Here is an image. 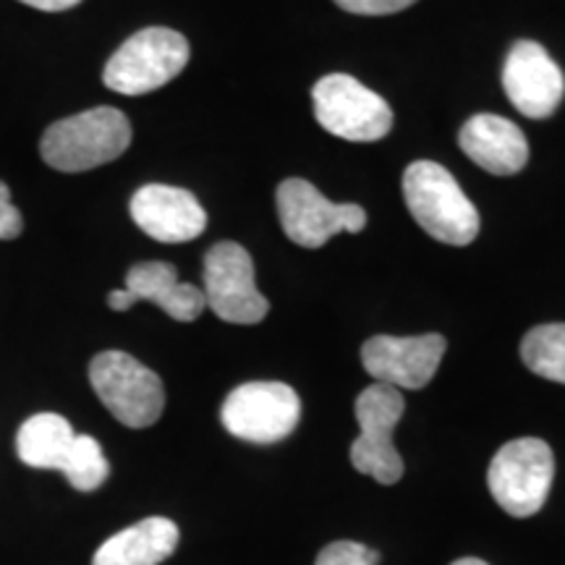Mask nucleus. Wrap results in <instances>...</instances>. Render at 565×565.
Returning <instances> with one entry per match:
<instances>
[{
  "label": "nucleus",
  "instance_id": "nucleus-1",
  "mask_svg": "<svg viewBox=\"0 0 565 565\" xmlns=\"http://www.w3.org/2000/svg\"><path fill=\"white\" fill-rule=\"evenodd\" d=\"M131 124L118 108H92L61 118L42 134L40 154L61 173L108 166L129 150Z\"/></svg>",
  "mask_w": 565,
  "mask_h": 565
},
{
  "label": "nucleus",
  "instance_id": "nucleus-2",
  "mask_svg": "<svg viewBox=\"0 0 565 565\" xmlns=\"http://www.w3.org/2000/svg\"><path fill=\"white\" fill-rule=\"evenodd\" d=\"M408 212L435 242L466 246L479 236V212L448 168L416 160L404 173Z\"/></svg>",
  "mask_w": 565,
  "mask_h": 565
},
{
  "label": "nucleus",
  "instance_id": "nucleus-3",
  "mask_svg": "<svg viewBox=\"0 0 565 565\" xmlns=\"http://www.w3.org/2000/svg\"><path fill=\"white\" fill-rule=\"evenodd\" d=\"M189 42L168 26H147L110 55L105 63V87L118 95L139 97L173 82L189 63Z\"/></svg>",
  "mask_w": 565,
  "mask_h": 565
},
{
  "label": "nucleus",
  "instance_id": "nucleus-4",
  "mask_svg": "<svg viewBox=\"0 0 565 565\" xmlns=\"http://www.w3.org/2000/svg\"><path fill=\"white\" fill-rule=\"evenodd\" d=\"M555 479L553 448L540 437L505 443L487 469L494 503L513 519H529L545 505Z\"/></svg>",
  "mask_w": 565,
  "mask_h": 565
},
{
  "label": "nucleus",
  "instance_id": "nucleus-5",
  "mask_svg": "<svg viewBox=\"0 0 565 565\" xmlns=\"http://www.w3.org/2000/svg\"><path fill=\"white\" fill-rule=\"evenodd\" d=\"M89 383L103 406L131 429L152 427L166 408L162 380L126 351L97 353L89 364Z\"/></svg>",
  "mask_w": 565,
  "mask_h": 565
},
{
  "label": "nucleus",
  "instance_id": "nucleus-6",
  "mask_svg": "<svg viewBox=\"0 0 565 565\" xmlns=\"http://www.w3.org/2000/svg\"><path fill=\"white\" fill-rule=\"evenodd\" d=\"M406 412L404 393L391 385L374 383L356 398L359 433L351 445V463L359 475L380 484H395L404 477V458L393 445V429Z\"/></svg>",
  "mask_w": 565,
  "mask_h": 565
},
{
  "label": "nucleus",
  "instance_id": "nucleus-7",
  "mask_svg": "<svg viewBox=\"0 0 565 565\" xmlns=\"http://www.w3.org/2000/svg\"><path fill=\"white\" fill-rule=\"evenodd\" d=\"M317 124L345 141H377L393 129V110L349 74L322 76L312 89Z\"/></svg>",
  "mask_w": 565,
  "mask_h": 565
},
{
  "label": "nucleus",
  "instance_id": "nucleus-8",
  "mask_svg": "<svg viewBox=\"0 0 565 565\" xmlns=\"http://www.w3.org/2000/svg\"><path fill=\"white\" fill-rule=\"evenodd\" d=\"M202 294L212 312L233 324H257L270 312L254 282L252 254L236 242H221L204 254Z\"/></svg>",
  "mask_w": 565,
  "mask_h": 565
},
{
  "label": "nucleus",
  "instance_id": "nucleus-9",
  "mask_svg": "<svg viewBox=\"0 0 565 565\" xmlns=\"http://www.w3.org/2000/svg\"><path fill=\"white\" fill-rule=\"evenodd\" d=\"M221 419L238 440L280 443L299 427L301 401L286 383H244L225 398Z\"/></svg>",
  "mask_w": 565,
  "mask_h": 565
},
{
  "label": "nucleus",
  "instance_id": "nucleus-10",
  "mask_svg": "<svg viewBox=\"0 0 565 565\" xmlns=\"http://www.w3.org/2000/svg\"><path fill=\"white\" fill-rule=\"evenodd\" d=\"M278 215L282 231L303 249H320L338 233L366 228V212L359 204H338L303 179H286L278 186Z\"/></svg>",
  "mask_w": 565,
  "mask_h": 565
},
{
  "label": "nucleus",
  "instance_id": "nucleus-11",
  "mask_svg": "<svg viewBox=\"0 0 565 565\" xmlns=\"http://www.w3.org/2000/svg\"><path fill=\"white\" fill-rule=\"evenodd\" d=\"M448 341L437 333L424 335H374L362 345V364L374 383L395 391H422L433 383Z\"/></svg>",
  "mask_w": 565,
  "mask_h": 565
},
{
  "label": "nucleus",
  "instance_id": "nucleus-12",
  "mask_svg": "<svg viewBox=\"0 0 565 565\" xmlns=\"http://www.w3.org/2000/svg\"><path fill=\"white\" fill-rule=\"evenodd\" d=\"M503 89L513 108L526 118H550L563 103L565 76L540 42L519 40L508 51Z\"/></svg>",
  "mask_w": 565,
  "mask_h": 565
},
{
  "label": "nucleus",
  "instance_id": "nucleus-13",
  "mask_svg": "<svg viewBox=\"0 0 565 565\" xmlns=\"http://www.w3.org/2000/svg\"><path fill=\"white\" fill-rule=\"evenodd\" d=\"M131 217L160 244H186L207 228V212L192 192L168 183H147L131 196Z\"/></svg>",
  "mask_w": 565,
  "mask_h": 565
},
{
  "label": "nucleus",
  "instance_id": "nucleus-14",
  "mask_svg": "<svg viewBox=\"0 0 565 565\" xmlns=\"http://www.w3.org/2000/svg\"><path fill=\"white\" fill-rule=\"evenodd\" d=\"M461 150L492 175H513L529 162V141L513 121L494 113H479L461 126Z\"/></svg>",
  "mask_w": 565,
  "mask_h": 565
},
{
  "label": "nucleus",
  "instance_id": "nucleus-15",
  "mask_svg": "<svg viewBox=\"0 0 565 565\" xmlns=\"http://www.w3.org/2000/svg\"><path fill=\"white\" fill-rule=\"evenodd\" d=\"M126 291L137 296V301H152L168 317L179 322H194L207 303L200 286L181 282L179 273L168 263L134 265L126 275Z\"/></svg>",
  "mask_w": 565,
  "mask_h": 565
},
{
  "label": "nucleus",
  "instance_id": "nucleus-16",
  "mask_svg": "<svg viewBox=\"0 0 565 565\" xmlns=\"http://www.w3.org/2000/svg\"><path fill=\"white\" fill-rule=\"evenodd\" d=\"M179 536L171 519L152 515L105 540L92 565H160L175 553Z\"/></svg>",
  "mask_w": 565,
  "mask_h": 565
},
{
  "label": "nucleus",
  "instance_id": "nucleus-17",
  "mask_svg": "<svg viewBox=\"0 0 565 565\" xmlns=\"http://www.w3.org/2000/svg\"><path fill=\"white\" fill-rule=\"evenodd\" d=\"M74 437V427L61 414H34L19 427L17 454L32 469L61 471Z\"/></svg>",
  "mask_w": 565,
  "mask_h": 565
},
{
  "label": "nucleus",
  "instance_id": "nucleus-18",
  "mask_svg": "<svg viewBox=\"0 0 565 565\" xmlns=\"http://www.w3.org/2000/svg\"><path fill=\"white\" fill-rule=\"evenodd\" d=\"M521 359L529 372L565 385V322H550L529 330L521 341Z\"/></svg>",
  "mask_w": 565,
  "mask_h": 565
},
{
  "label": "nucleus",
  "instance_id": "nucleus-19",
  "mask_svg": "<svg viewBox=\"0 0 565 565\" xmlns=\"http://www.w3.org/2000/svg\"><path fill=\"white\" fill-rule=\"evenodd\" d=\"M63 475H66L68 484L79 492H92L103 487L105 479L110 475L108 458H105L100 443L89 435H76L74 445H71L66 463H63Z\"/></svg>",
  "mask_w": 565,
  "mask_h": 565
},
{
  "label": "nucleus",
  "instance_id": "nucleus-20",
  "mask_svg": "<svg viewBox=\"0 0 565 565\" xmlns=\"http://www.w3.org/2000/svg\"><path fill=\"white\" fill-rule=\"evenodd\" d=\"M380 553L377 550H370L362 542H330L328 547L320 550L315 565H377Z\"/></svg>",
  "mask_w": 565,
  "mask_h": 565
},
{
  "label": "nucleus",
  "instance_id": "nucleus-21",
  "mask_svg": "<svg viewBox=\"0 0 565 565\" xmlns=\"http://www.w3.org/2000/svg\"><path fill=\"white\" fill-rule=\"evenodd\" d=\"M343 11L359 13V17H391L414 6L416 0H333Z\"/></svg>",
  "mask_w": 565,
  "mask_h": 565
},
{
  "label": "nucleus",
  "instance_id": "nucleus-22",
  "mask_svg": "<svg viewBox=\"0 0 565 565\" xmlns=\"http://www.w3.org/2000/svg\"><path fill=\"white\" fill-rule=\"evenodd\" d=\"M21 231H24V217L11 202V189L0 181V242L19 238Z\"/></svg>",
  "mask_w": 565,
  "mask_h": 565
},
{
  "label": "nucleus",
  "instance_id": "nucleus-23",
  "mask_svg": "<svg viewBox=\"0 0 565 565\" xmlns=\"http://www.w3.org/2000/svg\"><path fill=\"white\" fill-rule=\"evenodd\" d=\"M19 3L32 6L38 11H47V13H58V11H68L74 6H79L82 0H19Z\"/></svg>",
  "mask_w": 565,
  "mask_h": 565
},
{
  "label": "nucleus",
  "instance_id": "nucleus-24",
  "mask_svg": "<svg viewBox=\"0 0 565 565\" xmlns=\"http://www.w3.org/2000/svg\"><path fill=\"white\" fill-rule=\"evenodd\" d=\"M134 303H137V296L126 291V288H121V291H110L108 296V307L113 312H126V309H131Z\"/></svg>",
  "mask_w": 565,
  "mask_h": 565
},
{
  "label": "nucleus",
  "instance_id": "nucleus-25",
  "mask_svg": "<svg viewBox=\"0 0 565 565\" xmlns=\"http://www.w3.org/2000/svg\"><path fill=\"white\" fill-rule=\"evenodd\" d=\"M454 565H487V563L479 561V557H461V561H456Z\"/></svg>",
  "mask_w": 565,
  "mask_h": 565
}]
</instances>
